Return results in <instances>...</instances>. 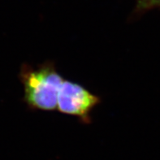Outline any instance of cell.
<instances>
[{
    "mask_svg": "<svg viewBox=\"0 0 160 160\" xmlns=\"http://www.w3.org/2000/svg\"><path fill=\"white\" fill-rule=\"evenodd\" d=\"M20 77L24 86V102L28 108L44 112L57 110L59 92L64 78L54 63L47 62L38 68L24 65Z\"/></svg>",
    "mask_w": 160,
    "mask_h": 160,
    "instance_id": "cell-1",
    "label": "cell"
},
{
    "mask_svg": "<svg viewBox=\"0 0 160 160\" xmlns=\"http://www.w3.org/2000/svg\"><path fill=\"white\" fill-rule=\"evenodd\" d=\"M101 99L89 89L72 81L63 80L58 97L57 111L79 118L84 124L91 122V112Z\"/></svg>",
    "mask_w": 160,
    "mask_h": 160,
    "instance_id": "cell-2",
    "label": "cell"
},
{
    "mask_svg": "<svg viewBox=\"0 0 160 160\" xmlns=\"http://www.w3.org/2000/svg\"><path fill=\"white\" fill-rule=\"evenodd\" d=\"M160 7V0H137V11L144 12Z\"/></svg>",
    "mask_w": 160,
    "mask_h": 160,
    "instance_id": "cell-3",
    "label": "cell"
}]
</instances>
